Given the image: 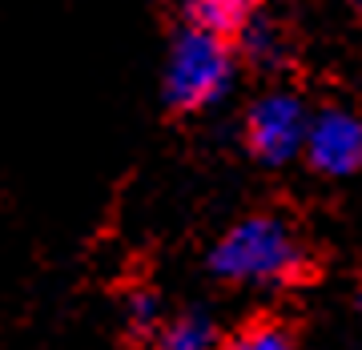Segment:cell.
<instances>
[{
  "label": "cell",
  "mask_w": 362,
  "mask_h": 350,
  "mask_svg": "<svg viewBox=\"0 0 362 350\" xmlns=\"http://www.w3.org/2000/svg\"><path fill=\"white\" fill-rule=\"evenodd\" d=\"M238 33H242V52H246L254 65H262V69L282 65L286 52H290V40H286L282 25L270 21V16H262V13H254L246 25L238 28Z\"/></svg>",
  "instance_id": "5b68a950"
},
{
  "label": "cell",
  "mask_w": 362,
  "mask_h": 350,
  "mask_svg": "<svg viewBox=\"0 0 362 350\" xmlns=\"http://www.w3.org/2000/svg\"><path fill=\"white\" fill-rule=\"evenodd\" d=\"M358 310H362V298H358Z\"/></svg>",
  "instance_id": "30bf717a"
},
{
  "label": "cell",
  "mask_w": 362,
  "mask_h": 350,
  "mask_svg": "<svg viewBox=\"0 0 362 350\" xmlns=\"http://www.w3.org/2000/svg\"><path fill=\"white\" fill-rule=\"evenodd\" d=\"M129 318L137 330H157L161 326V306H157L153 294H133L129 298Z\"/></svg>",
  "instance_id": "9c48e42d"
},
{
  "label": "cell",
  "mask_w": 362,
  "mask_h": 350,
  "mask_svg": "<svg viewBox=\"0 0 362 350\" xmlns=\"http://www.w3.org/2000/svg\"><path fill=\"white\" fill-rule=\"evenodd\" d=\"M218 322L202 310L161 322V350H218Z\"/></svg>",
  "instance_id": "52a82bcc"
},
{
  "label": "cell",
  "mask_w": 362,
  "mask_h": 350,
  "mask_svg": "<svg viewBox=\"0 0 362 350\" xmlns=\"http://www.w3.org/2000/svg\"><path fill=\"white\" fill-rule=\"evenodd\" d=\"M302 153L322 177H354L362 169V117L350 109H322L310 117Z\"/></svg>",
  "instance_id": "277c9868"
},
{
  "label": "cell",
  "mask_w": 362,
  "mask_h": 350,
  "mask_svg": "<svg viewBox=\"0 0 362 350\" xmlns=\"http://www.w3.org/2000/svg\"><path fill=\"white\" fill-rule=\"evenodd\" d=\"M238 57L226 33L214 28H181L165 57V101L177 113H202L218 105L233 85Z\"/></svg>",
  "instance_id": "7a4b0ae2"
},
{
  "label": "cell",
  "mask_w": 362,
  "mask_h": 350,
  "mask_svg": "<svg viewBox=\"0 0 362 350\" xmlns=\"http://www.w3.org/2000/svg\"><path fill=\"white\" fill-rule=\"evenodd\" d=\"M306 266V250L294 226L278 214L238 221L209 254V270L230 286H286Z\"/></svg>",
  "instance_id": "6da1fadb"
},
{
  "label": "cell",
  "mask_w": 362,
  "mask_h": 350,
  "mask_svg": "<svg viewBox=\"0 0 362 350\" xmlns=\"http://www.w3.org/2000/svg\"><path fill=\"white\" fill-rule=\"evenodd\" d=\"M358 8H362V0H358Z\"/></svg>",
  "instance_id": "8fae6325"
},
{
  "label": "cell",
  "mask_w": 362,
  "mask_h": 350,
  "mask_svg": "<svg viewBox=\"0 0 362 350\" xmlns=\"http://www.w3.org/2000/svg\"><path fill=\"white\" fill-rule=\"evenodd\" d=\"M310 129V113L294 93H262L246 113V145L250 153L266 165H286L290 157L302 153Z\"/></svg>",
  "instance_id": "3957f363"
},
{
  "label": "cell",
  "mask_w": 362,
  "mask_h": 350,
  "mask_svg": "<svg viewBox=\"0 0 362 350\" xmlns=\"http://www.w3.org/2000/svg\"><path fill=\"white\" fill-rule=\"evenodd\" d=\"M218 350H294V342H290V334H286L282 326H250V330H242L238 338H230L226 346Z\"/></svg>",
  "instance_id": "ba28073f"
},
{
  "label": "cell",
  "mask_w": 362,
  "mask_h": 350,
  "mask_svg": "<svg viewBox=\"0 0 362 350\" xmlns=\"http://www.w3.org/2000/svg\"><path fill=\"white\" fill-rule=\"evenodd\" d=\"M181 13L189 25L230 37L254 16V0H181Z\"/></svg>",
  "instance_id": "8992f818"
}]
</instances>
